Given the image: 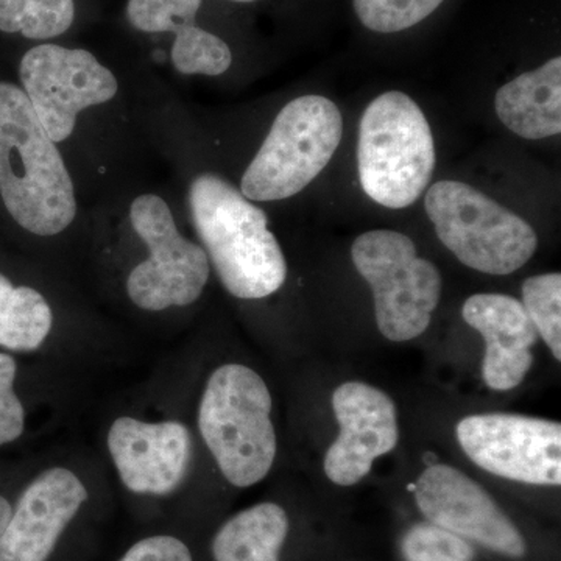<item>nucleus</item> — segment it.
Returning a JSON list of instances; mask_svg holds the SVG:
<instances>
[{"mask_svg":"<svg viewBox=\"0 0 561 561\" xmlns=\"http://www.w3.org/2000/svg\"><path fill=\"white\" fill-rule=\"evenodd\" d=\"M402 553L408 561H471L474 557L463 538L434 524L413 526L402 540Z\"/></svg>","mask_w":561,"mask_h":561,"instance_id":"23","label":"nucleus"},{"mask_svg":"<svg viewBox=\"0 0 561 561\" xmlns=\"http://www.w3.org/2000/svg\"><path fill=\"white\" fill-rule=\"evenodd\" d=\"M435 168L431 125L413 99L383 92L359 125L357 169L365 194L390 209L413 205L430 186Z\"/></svg>","mask_w":561,"mask_h":561,"instance_id":"4","label":"nucleus"},{"mask_svg":"<svg viewBox=\"0 0 561 561\" xmlns=\"http://www.w3.org/2000/svg\"><path fill=\"white\" fill-rule=\"evenodd\" d=\"M461 316L485 341L482 376L486 386L496 391L518 387L534 364L531 348L538 341L523 302L511 295H472Z\"/></svg>","mask_w":561,"mask_h":561,"instance_id":"15","label":"nucleus"},{"mask_svg":"<svg viewBox=\"0 0 561 561\" xmlns=\"http://www.w3.org/2000/svg\"><path fill=\"white\" fill-rule=\"evenodd\" d=\"M201 7L202 0H128L127 18L139 32L175 33L171 57L183 76H221L231 68V49L195 25Z\"/></svg>","mask_w":561,"mask_h":561,"instance_id":"16","label":"nucleus"},{"mask_svg":"<svg viewBox=\"0 0 561 561\" xmlns=\"http://www.w3.org/2000/svg\"><path fill=\"white\" fill-rule=\"evenodd\" d=\"M424 206L443 245L472 271L511 275L538 249L529 221L470 184L438 181L427 191Z\"/></svg>","mask_w":561,"mask_h":561,"instance_id":"5","label":"nucleus"},{"mask_svg":"<svg viewBox=\"0 0 561 561\" xmlns=\"http://www.w3.org/2000/svg\"><path fill=\"white\" fill-rule=\"evenodd\" d=\"M90 501L76 472L50 468L41 472L11 511L0 537V561H51L69 527Z\"/></svg>","mask_w":561,"mask_h":561,"instance_id":"12","label":"nucleus"},{"mask_svg":"<svg viewBox=\"0 0 561 561\" xmlns=\"http://www.w3.org/2000/svg\"><path fill=\"white\" fill-rule=\"evenodd\" d=\"M13 511V505L10 504L9 500L0 496V537H2L3 530H5L7 524Z\"/></svg>","mask_w":561,"mask_h":561,"instance_id":"26","label":"nucleus"},{"mask_svg":"<svg viewBox=\"0 0 561 561\" xmlns=\"http://www.w3.org/2000/svg\"><path fill=\"white\" fill-rule=\"evenodd\" d=\"M415 501L434 526L491 551L518 559L526 542L515 524L482 485L449 465L435 463L420 476Z\"/></svg>","mask_w":561,"mask_h":561,"instance_id":"11","label":"nucleus"},{"mask_svg":"<svg viewBox=\"0 0 561 561\" xmlns=\"http://www.w3.org/2000/svg\"><path fill=\"white\" fill-rule=\"evenodd\" d=\"M354 267L370 284L379 331L391 342H409L430 328L442 298V273L416 254L409 236L364 232L351 249Z\"/></svg>","mask_w":561,"mask_h":561,"instance_id":"7","label":"nucleus"},{"mask_svg":"<svg viewBox=\"0 0 561 561\" xmlns=\"http://www.w3.org/2000/svg\"><path fill=\"white\" fill-rule=\"evenodd\" d=\"M445 0H353L364 27L376 33H400L427 20Z\"/></svg>","mask_w":561,"mask_h":561,"instance_id":"22","label":"nucleus"},{"mask_svg":"<svg viewBox=\"0 0 561 561\" xmlns=\"http://www.w3.org/2000/svg\"><path fill=\"white\" fill-rule=\"evenodd\" d=\"M523 306L552 356L561 360V275L546 273L523 283Z\"/></svg>","mask_w":561,"mask_h":561,"instance_id":"21","label":"nucleus"},{"mask_svg":"<svg viewBox=\"0 0 561 561\" xmlns=\"http://www.w3.org/2000/svg\"><path fill=\"white\" fill-rule=\"evenodd\" d=\"M234 2L251 3V2H256V0H234Z\"/></svg>","mask_w":561,"mask_h":561,"instance_id":"27","label":"nucleus"},{"mask_svg":"<svg viewBox=\"0 0 561 561\" xmlns=\"http://www.w3.org/2000/svg\"><path fill=\"white\" fill-rule=\"evenodd\" d=\"M343 135L341 110L323 95L287 103L241 181L250 202L286 201L300 194L330 164Z\"/></svg>","mask_w":561,"mask_h":561,"instance_id":"6","label":"nucleus"},{"mask_svg":"<svg viewBox=\"0 0 561 561\" xmlns=\"http://www.w3.org/2000/svg\"><path fill=\"white\" fill-rule=\"evenodd\" d=\"M494 108L502 124L519 138L537 140L560 135L561 58H551L500 88Z\"/></svg>","mask_w":561,"mask_h":561,"instance_id":"17","label":"nucleus"},{"mask_svg":"<svg viewBox=\"0 0 561 561\" xmlns=\"http://www.w3.org/2000/svg\"><path fill=\"white\" fill-rule=\"evenodd\" d=\"M20 79L36 116L55 144L76 130L77 117L119 90L116 76L91 51L41 44L22 57Z\"/></svg>","mask_w":561,"mask_h":561,"instance_id":"9","label":"nucleus"},{"mask_svg":"<svg viewBox=\"0 0 561 561\" xmlns=\"http://www.w3.org/2000/svg\"><path fill=\"white\" fill-rule=\"evenodd\" d=\"M125 489L142 496H168L190 471L192 435L180 421L114 420L106 437Z\"/></svg>","mask_w":561,"mask_h":561,"instance_id":"14","label":"nucleus"},{"mask_svg":"<svg viewBox=\"0 0 561 561\" xmlns=\"http://www.w3.org/2000/svg\"><path fill=\"white\" fill-rule=\"evenodd\" d=\"M289 527V516L280 505L261 502L216 531L210 553L214 561H279Z\"/></svg>","mask_w":561,"mask_h":561,"instance_id":"18","label":"nucleus"},{"mask_svg":"<svg viewBox=\"0 0 561 561\" xmlns=\"http://www.w3.org/2000/svg\"><path fill=\"white\" fill-rule=\"evenodd\" d=\"M117 561H194L187 542L171 534L140 538Z\"/></svg>","mask_w":561,"mask_h":561,"instance_id":"25","label":"nucleus"},{"mask_svg":"<svg viewBox=\"0 0 561 561\" xmlns=\"http://www.w3.org/2000/svg\"><path fill=\"white\" fill-rule=\"evenodd\" d=\"M198 430L224 478L249 489L267 478L278 442L272 421V394L256 371L225 364L206 382Z\"/></svg>","mask_w":561,"mask_h":561,"instance_id":"3","label":"nucleus"},{"mask_svg":"<svg viewBox=\"0 0 561 561\" xmlns=\"http://www.w3.org/2000/svg\"><path fill=\"white\" fill-rule=\"evenodd\" d=\"M460 448L482 470L529 485L561 483V424L559 421L481 413L457 424Z\"/></svg>","mask_w":561,"mask_h":561,"instance_id":"10","label":"nucleus"},{"mask_svg":"<svg viewBox=\"0 0 561 561\" xmlns=\"http://www.w3.org/2000/svg\"><path fill=\"white\" fill-rule=\"evenodd\" d=\"M0 197L25 231L57 236L76 219L72 179L27 95L0 81Z\"/></svg>","mask_w":561,"mask_h":561,"instance_id":"1","label":"nucleus"},{"mask_svg":"<svg viewBox=\"0 0 561 561\" xmlns=\"http://www.w3.org/2000/svg\"><path fill=\"white\" fill-rule=\"evenodd\" d=\"M332 409L341 434L324 457V474L337 485H356L376 459L397 448V408L376 387L345 382L332 393Z\"/></svg>","mask_w":561,"mask_h":561,"instance_id":"13","label":"nucleus"},{"mask_svg":"<svg viewBox=\"0 0 561 561\" xmlns=\"http://www.w3.org/2000/svg\"><path fill=\"white\" fill-rule=\"evenodd\" d=\"M133 230L149 249L127 278V294L142 311L160 312L194 305L208 284L210 264L203 247L184 238L168 203L154 194L135 198Z\"/></svg>","mask_w":561,"mask_h":561,"instance_id":"8","label":"nucleus"},{"mask_svg":"<svg viewBox=\"0 0 561 561\" xmlns=\"http://www.w3.org/2000/svg\"><path fill=\"white\" fill-rule=\"evenodd\" d=\"M73 20V0H0V32L21 33L28 39L57 38Z\"/></svg>","mask_w":561,"mask_h":561,"instance_id":"20","label":"nucleus"},{"mask_svg":"<svg viewBox=\"0 0 561 561\" xmlns=\"http://www.w3.org/2000/svg\"><path fill=\"white\" fill-rule=\"evenodd\" d=\"M195 231L225 289L241 300H261L278 291L287 262L264 210L230 181L203 173L191 183Z\"/></svg>","mask_w":561,"mask_h":561,"instance_id":"2","label":"nucleus"},{"mask_svg":"<svg viewBox=\"0 0 561 561\" xmlns=\"http://www.w3.org/2000/svg\"><path fill=\"white\" fill-rule=\"evenodd\" d=\"M54 316L38 290L13 286L0 273V346L20 353L38 350L49 337Z\"/></svg>","mask_w":561,"mask_h":561,"instance_id":"19","label":"nucleus"},{"mask_svg":"<svg viewBox=\"0 0 561 561\" xmlns=\"http://www.w3.org/2000/svg\"><path fill=\"white\" fill-rule=\"evenodd\" d=\"M16 375V360L0 353V446L16 442L25 427L24 405L14 391Z\"/></svg>","mask_w":561,"mask_h":561,"instance_id":"24","label":"nucleus"}]
</instances>
